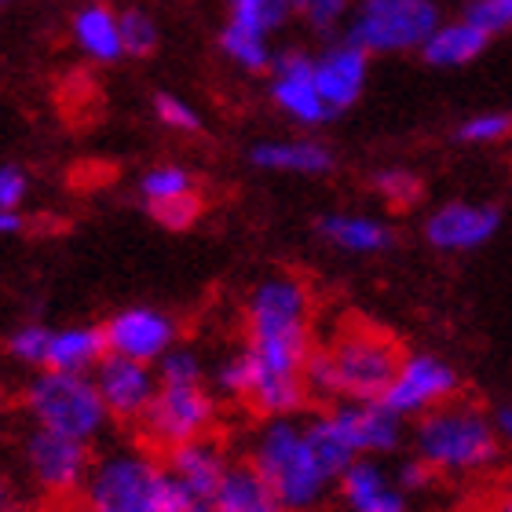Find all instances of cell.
Returning <instances> with one entry per match:
<instances>
[{"label": "cell", "instance_id": "6da1fadb", "mask_svg": "<svg viewBox=\"0 0 512 512\" xmlns=\"http://www.w3.org/2000/svg\"><path fill=\"white\" fill-rule=\"evenodd\" d=\"M242 348L253 366L246 406L256 417L304 414V363L315 348V293L297 271H267L242 300Z\"/></svg>", "mask_w": 512, "mask_h": 512}, {"label": "cell", "instance_id": "7a4b0ae2", "mask_svg": "<svg viewBox=\"0 0 512 512\" xmlns=\"http://www.w3.org/2000/svg\"><path fill=\"white\" fill-rule=\"evenodd\" d=\"M242 458L260 472L286 512H319L333 498L337 469L315 447L308 414L256 417Z\"/></svg>", "mask_w": 512, "mask_h": 512}, {"label": "cell", "instance_id": "3957f363", "mask_svg": "<svg viewBox=\"0 0 512 512\" xmlns=\"http://www.w3.org/2000/svg\"><path fill=\"white\" fill-rule=\"evenodd\" d=\"M399 359L403 348L381 326L363 319L337 322L330 337L315 341L304 363L308 399H319L322 406L341 399H381Z\"/></svg>", "mask_w": 512, "mask_h": 512}, {"label": "cell", "instance_id": "277c9868", "mask_svg": "<svg viewBox=\"0 0 512 512\" xmlns=\"http://www.w3.org/2000/svg\"><path fill=\"white\" fill-rule=\"evenodd\" d=\"M406 443L439 480H487L502 469L505 447L494 425V414H487L472 399H450V403L428 410L406 432Z\"/></svg>", "mask_w": 512, "mask_h": 512}, {"label": "cell", "instance_id": "5b68a950", "mask_svg": "<svg viewBox=\"0 0 512 512\" xmlns=\"http://www.w3.org/2000/svg\"><path fill=\"white\" fill-rule=\"evenodd\" d=\"M77 498V512H165L169 476L150 447L118 443L92 454L85 483Z\"/></svg>", "mask_w": 512, "mask_h": 512}, {"label": "cell", "instance_id": "8992f818", "mask_svg": "<svg viewBox=\"0 0 512 512\" xmlns=\"http://www.w3.org/2000/svg\"><path fill=\"white\" fill-rule=\"evenodd\" d=\"M22 410L30 425L59 432V436L99 443L110 425V414L96 392L92 374H66V370H33L22 388Z\"/></svg>", "mask_w": 512, "mask_h": 512}, {"label": "cell", "instance_id": "52a82bcc", "mask_svg": "<svg viewBox=\"0 0 512 512\" xmlns=\"http://www.w3.org/2000/svg\"><path fill=\"white\" fill-rule=\"evenodd\" d=\"M439 22L436 0H355L344 37L366 55H406L417 52Z\"/></svg>", "mask_w": 512, "mask_h": 512}, {"label": "cell", "instance_id": "ba28073f", "mask_svg": "<svg viewBox=\"0 0 512 512\" xmlns=\"http://www.w3.org/2000/svg\"><path fill=\"white\" fill-rule=\"evenodd\" d=\"M220 395L209 388V381L191 384H158L147 414L139 417V432L150 450H172L191 439L213 436L220 425Z\"/></svg>", "mask_w": 512, "mask_h": 512}, {"label": "cell", "instance_id": "9c48e42d", "mask_svg": "<svg viewBox=\"0 0 512 512\" xmlns=\"http://www.w3.org/2000/svg\"><path fill=\"white\" fill-rule=\"evenodd\" d=\"M461 395L458 366L436 352H403L392 381L384 388L381 403L403 421H417L421 414L436 410Z\"/></svg>", "mask_w": 512, "mask_h": 512}, {"label": "cell", "instance_id": "30bf717a", "mask_svg": "<svg viewBox=\"0 0 512 512\" xmlns=\"http://www.w3.org/2000/svg\"><path fill=\"white\" fill-rule=\"evenodd\" d=\"M22 465H26V476L41 494L70 498L85 483V472L92 465V447L81 439L30 425V432L22 436Z\"/></svg>", "mask_w": 512, "mask_h": 512}, {"label": "cell", "instance_id": "8fae6325", "mask_svg": "<svg viewBox=\"0 0 512 512\" xmlns=\"http://www.w3.org/2000/svg\"><path fill=\"white\" fill-rule=\"evenodd\" d=\"M322 410L330 414L352 458H392L406 447V421L381 399H341Z\"/></svg>", "mask_w": 512, "mask_h": 512}, {"label": "cell", "instance_id": "7c38bea8", "mask_svg": "<svg viewBox=\"0 0 512 512\" xmlns=\"http://www.w3.org/2000/svg\"><path fill=\"white\" fill-rule=\"evenodd\" d=\"M103 341L110 355H125L136 363H158L172 344H180V319L154 304H128L114 311L103 326Z\"/></svg>", "mask_w": 512, "mask_h": 512}, {"label": "cell", "instance_id": "4fadbf2b", "mask_svg": "<svg viewBox=\"0 0 512 512\" xmlns=\"http://www.w3.org/2000/svg\"><path fill=\"white\" fill-rule=\"evenodd\" d=\"M139 202L165 231H187L202 220V183L180 161H158L139 176Z\"/></svg>", "mask_w": 512, "mask_h": 512}, {"label": "cell", "instance_id": "5bb4252c", "mask_svg": "<svg viewBox=\"0 0 512 512\" xmlns=\"http://www.w3.org/2000/svg\"><path fill=\"white\" fill-rule=\"evenodd\" d=\"M267 96L282 118L300 128H322L333 118V110L322 103L315 74H311V52L304 48L275 52V63L267 70Z\"/></svg>", "mask_w": 512, "mask_h": 512}, {"label": "cell", "instance_id": "9a60e30c", "mask_svg": "<svg viewBox=\"0 0 512 512\" xmlns=\"http://www.w3.org/2000/svg\"><path fill=\"white\" fill-rule=\"evenodd\" d=\"M498 227H502L498 205L454 198V202L436 205L425 216L421 231H425V242L436 253H472V249L487 246L498 235Z\"/></svg>", "mask_w": 512, "mask_h": 512}, {"label": "cell", "instance_id": "2e32d148", "mask_svg": "<svg viewBox=\"0 0 512 512\" xmlns=\"http://www.w3.org/2000/svg\"><path fill=\"white\" fill-rule=\"evenodd\" d=\"M92 381H96V392L107 406L110 421H121V425H139V417L147 414L150 399L158 392L154 366L110 352L96 363Z\"/></svg>", "mask_w": 512, "mask_h": 512}, {"label": "cell", "instance_id": "e0dca14e", "mask_svg": "<svg viewBox=\"0 0 512 512\" xmlns=\"http://www.w3.org/2000/svg\"><path fill=\"white\" fill-rule=\"evenodd\" d=\"M311 74H315L322 103L337 118L363 99L366 77H370V55L348 37H337V41L322 44L319 52H311Z\"/></svg>", "mask_w": 512, "mask_h": 512}, {"label": "cell", "instance_id": "ac0fdd59", "mask_svg": "<svg viewBox=\"0 0 512 512\" xmlns=\"http://www.w3.org/2000/svg\"><path fill=\"white\" fill-rule=\"evenodd\" d=\"M333 498L344 512H417V502L399 487L384 458H355L337 476Z\"/></svg>", "mask_w": 512, "mask_h": 512}, {"label": "cell", "instance_id": "d6986e66", "mask_svg": "<svg viewBox=\"0 0 512 512\" xmlns=\"http://www.w3.org/2000/svg\"><path fill=\"white\" fill-rule=\"evenodd\" d=\"M231 461H235V454H231L224 439L213 432V436L191 439V443H180V447L165 450L161 465H165V472H169V480L176 483V487H183V491H191V494H202V498L213 502L216 483L224 480V472L231 469Z\"/></svg>", "mask_w": 512, "mask_h": 512}, {"label": "cell", "instance_id": "ffe728a7", "mask_svg": "<svg viewBox=\"0 0 512 512\" xmlns=\"http://www.w3.org/2000/svg\"><path fill=\"white\" fill-rule=\"evenodd\" d=\"M249 165L275 176H330L337 169V154L330 143L311 136L260 139L249 147Z\"/></svg>", "mask_w": 512, "mask_h": 512}, {"label": "cell", "instance_id": "44dd1931", "mask_svg": "<svg viewBox=\"0 0 512 512\" xmlns=\"http://www.w3.org/2000/svg\"><path fill=\"white\" fill-rule=\"evenodd\" d=\"M319 238L337 253L348 256H381L395 246V227L374 213H326L315 224Z\"/></svg>", "mask_w": 512, "mask_h": 512}, {"label": "cell", "instance_id": "7402d4cb", "mask_svg": "<svg viewBox=\"0 0 512 512\" xmlns=\"http://www.w3.org/2000/svg\"><path fill=\"white\" fill-rule=\"evenodd\" d=\"M70 41H74V48L85 55L88 63L96 66H114L125 59L118 11L110 8L107 0H85L70 15Z\"/></svg>", "mask_w": 512, "mask_h": 512}, {"label": "cell", "instance_id": "603a6c76", "mask_svg": "<svg viewBox=\"0 0 512 512\" xmlns=\"http://www.w3.org/2000/svg\"><path fill=\"white\" fill-rule=\"evenodd\" d=\"M487 44H491V37L461 15L454 22H439L436 30L428 33V41L417 48V55L436 70H458V66L476 63L487 52Z\"/></svg>", "mask_w": 512, "mask_h": 512}, {"label": "cell", "instance_id": "cb8c5ba5", "mask_svg": "<svg viewBox=\"0 0 512 512\" xmlns=\"http://www.w3.org/2000/svg\"><path fill=\"white\" fill-rule=\"evenodd\" d=\"M107 355V341L99 326L77 322V326H59L48 337V355L44 370H66V374H92L96 363Z\"/></svg>", "mask_w": 512, "mask_h": 512}, {"label": "cell", "instance_id": "d4e9b609", "mask_svg": "<svg viewBox=\"0 0 512 512\" xmlns=\"http://www.w3.org/2000/svg\"><path fill=\"white\" fill-rule=\"evenodd\" d=\"M213 512H286V509L278 505L271 487L260 480V472L246 458H235L231 469L224 472V480L216 483Z\"/></svg>", "mask_w": 512, "mask_h": 512}, {"label": "cell", "instance_id": "484cf974", "mask_svg": "<svg viewBox=\"0 0 512 512\" xmlns=\"http://www.w3.org/2000/svg\"><path fill=\"white\" fill-rule=\"evenodd\" d=\"M220 52H224L227 63L238 66L242 74H267L271 63H275L271 37L242 30L235 22H224V26H220Z\"/></svg>", "mask_w": 512, "mask_h": 512}, {"label": "cell", "instance_id": "4316f807", "mask_svg": "<svg viewBox=\"0 0 512 512\" xmlns=\"http://www.w3.org/2000/svg\"><path fill=\"white\" fill-rule=\"evenodd\" d=\"M249 381H253V366H249V355L242 344L231 348V352H224L213 366H209V388L220 395V403L246 406Z\"/></svg>", "mask_w": 512, "mask_h": 512}, {"label": "cell", "instance_id": "83f0119b", "mask_svg": "<svg viewBox=\"0 0 512 512\" xmlns=\"http://www.w3.org/2000/svg\"><path fill=\"white\" fill-rule=\"evenodd\" d=\"M227 22L253 33H278L289 22V0H224Z\"/></svg>", "mask_w": 512, "mask_h": 512}, {"label": "cell", "instance_id": "f1b7e54d", "mask_svg": "<svg viewBox=\"0 0 512 512\" xmlns=\"http://www.w3.org/2000/svg\"><path fill=\"white\" fill-rule=\"evenodd\" d=\"M355 0H289V19H297L304 30L333 37L352 15Z\"/></svg>", "mask_w": 512, "mask_h": 512}, {"label": "cell", "instance_id": "f546056e", "mask_svg": "<svg viewBox=\"0 0 512 512\" xmlns=\"http://www.w3.org/2000/svg\"><path fill=\"white\" fill-rule=\"evenodd\" d=\"M118 26H121V48H125V59H150V55L158 52L161 30L150 11L121 8Z\"/></svg>", "mask_w": 512, "mask_h": 512}, {"label": "cell", "instance_id": "4dcf8cb0", "mask_svg": "<svg viewBox=\"0 0 512 512\" xmlns=\"http://www.w3.org/2000/svg\"><path fill=\"white\" fill-rule=\"evenodd\" d=\"M48 337H52V326L44 322H22L8 333L4 341V352L15 366L22 370H44V355H48Z\"/></svg>", "mask_w": 512, "mask_h": 512}, {"label": "cell", "instance_id": "1f68e13d", "mask_svg": "<svg viewBox=\"0 0 512 512\" xmlns=\"http://www.w3.org/2000/svg\"><path fill=\"white\" fill-rule=\"evenodd\" d=\"M158 384H191V381H209V363L194 344H172L169 352L154 363Z\"/></svg>", "mask_w": 512, "mask_h": 512}, {"label": "cell", "instance_id": "d6a6232c", "mask_svg": "<svg viewBox=\"0 0 512 512\" xmlns=\"http://www.w3.org/2000/svg\"><path fill=\"white\" fill-rule=\"evenodd\" d=\"M512 136V114L509 110H483V114H472L454 128V139L458 143H469V147H491V143H502Z\"/></svg>", "mask_w": 512, "mask_h": 512}, {"label": "cell", "instance_id": "836d02e7", "mask_svg": "<svg viewBox=\"0 0 512 512\" xmlns=\"http://www.w3.org/2000/svg\"><path fill=\"white\" fill-rule=\"evenodd\" d=\"M374 191L384 205L392 209H410V205L421 198V180H417L410 169H399V165H388V169L374 172Z\"/></svg>", "mask_w": 512, "mask_h": 512}, {"label": "cell", "instance_id": "e575fe53", "mask_svg": "<svg viewBox=\"0 0 512 512\" xmlns=\"http://www.w3.org/2000/svg\"><path fill=\"white\" fill-rule=\"evenodd\" d=\"M154 118L169 128V132H180V136H198V132H202V114H198V107H191V103L183 96H176V92H158V96H154Z\"/></svg>", "mask_w": 512, "mask_h": 512}, {"label": "cell", "instance_id": "d590c367", "mask_svg": "<svg viewBox=\"0 0 512 512\" xmlns=\"http://www.w3.org/2000/svg\"><path fill=\"white\" fill-rule=\"evenodd\" d=\"M465 19L480 26L487 37H502L512 33V0H469L465 4Z\"/></svg>", "mask_w": 512, "mask_h": 512}, {"label": "cell", "instance_id": "8d00e7d4", "mask_svg": "<svg viewBox=\"0 0 512 512\" xmlns=\"http://www.w3.org/2000/svg\"><path fill=\"white\" fill-rule=\"evenodd\" d=\"M26 198H30V172L15 161H4L0 165V209H22Z\"/></svg>", "mask_w": 512, "mask_h": 512}, {"label": "cell", "instance_id": "74e56055", "mask_svg": "<svg viewBox=\"0 0 512 512\" xmlns=\"http://www.w3.org/2000/svg\"><path fill=\"white\" fill-rule=\"evenodd\" d=\"M392 472H395V480H399V487H403V491L410 494L414 502L421 498V494L432 491V487H436V480H439L436 472L428 469V465L421 458H414V454H410L406 461H399V465H395Z\"/></svg>", "mask_w": 512, "mask_h": 512}, {"label": "cell", "instance_id": "f35d334b", "mask_svg": "<svg viewBox=\"0 0 512 512\" xmlns=\"http://www.w3.org/2000/svg\"><path fill=\"white\" fill-rule=\"evenodd\" d=\"M165 476H169V472H165ZM165 512H213V502L202 498V494L183 491V487H176V483L169 480V502H165Z\"/></svg>", "mask_w": 512, "mask_h": 512}, {"label": "cell", "instance_id": "ab89813d", "mask_svg": "<svg viewBox=\"0 0 512 512\" xmlns=\"http://www.w3.org/2000/svg\"><path fill=\"white\" fill-rule=\"evenodd\" d=\"M22 227H26L22 209H0V238L22 235Z\"/></svg>", "mask_w": 512, "mask_h": 512}, {"label": "cell", "instance_id": "60d3db41", "mask_svg": "<svg viewBox=\"0 0 512 512\" xmlns=\"http://www.w3.org/2000/svg\"><path fill=\"white\" fill-rule=\"evenodd\" d=\"M494 425H498V436H502V447L512 454V406H502L494 414Z\"/></svg>", "mask_w": 512, "mask_h": 512}, {"label": "cell", "instance_id": "b9f144b4", "mask_svg": "<svg viewBox=\"0 0 512 512\" xmlns=\"http://www.w3.org/2000/svg\"><path fill=\"white\" fill-rule=\"evenodd\" d=\"M0 512H19V498H15V487L8 483V476L0 472Z\"/></svg>", "mask_w": 512, "mask_h": 512}, {"label": "cell", "instance_id": "7bdbcfd3", "mask_svg": "<svg viewBox=\"0 0 512 512\" xmlns=\"http://www.w3.org/2000/svg\"><path fill=\"white\" fill-rule=\"evenodd\" d=\"M494 512H512V491H505L498 502H494Z\"/></svg>", "mask_w": 512, "mask_h": 512}, {"label": "cell", "instance_id": "ee69618b", "mask_svg": "<svg viewBox=\"0 0 512 512\" xmlns=\"http://www.w3.org/2000/svg\"><path fill=\"white\" fill-rule=\"evenodd\" d=\"M11 4H15V0H0V11H4V8H11Z\"/></svg>", "mask_w": 512, "mask_h": 512}, {"label": "cell", "instance_id": "f6af8a7d", "mask_svg": "<svg viewBox=\"0 0 512 512\" xmlns=\"http://www.w3.org/2000/svg\"><path fill=\"white\" fill-rule=\"evenodd\" d=\"M0 403H4V374H0Z\"/></svg>", "mask_w": 512, "mask_h": 512}, {"label": "cell", "instance_id": "bcb514c9", "mask_svg": "<svg viewBox=\"0 0 512 512\" xmlns=\"http://www.w3.org/2000/svg\"><path fill=\"white\" fill-rule=\"evenodd\" d=\"M509 114H512V110H509Z\"/></svg>", "mask_w": 512, "mask_h": 512}]
</instances>
